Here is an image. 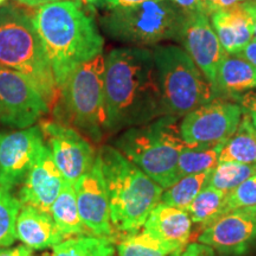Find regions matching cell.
Masks as SVG:
<instances>
[{"label": "cell", "mask_w": 256, "mask_h": 256, "mask_svg": "<svg viewBox=\"0 0 256 256\" xmlns=\"http://www.w3.org/2000/svg\"><path fill=\"white\" fill-rule=\"evenodd\" d=\"M107 133L142 126L166 115L153 51L118 48L106 57Z\"/></svg>", "instance_id": "1"}, {"label": "cell", "mask_w": 256, "mask_h": 256, "mask_svg": "<svg viewBox=\"0 0 256 256\" xmlns=\"http://www.w3.org/2000/svg\"><path fill=\"white\" fill-rule=\"evenodd\" d=\"M32 20L58 90L74 70L104 52V37L94 18L82 8L81 0L40 6Z\"/></svg>", "instance_id": "2"}, {"label": "cell", "mask_w": 256, "mask_h": 256, "mask_svg": "<svg viewBox=\"0 0 256 256\" xmlns=\"http://www.w3.org/2000/svg\"><path fill=\"white\" fill-rule=\"evenodd\" d=\"M96 156L107 188L114 232L124 236L139 232L162 202L164 188L115 147H101Z\"/></svg>", "instance_id": "3"}, {"label": "cell", "mask_w": 256, "mask_h": 256, "mask_svg": "<svg viewBox=\"0 0 256 256\" xmlns=\"http://www.w3.org/2000/svg\"><path fill=\"white\" fill-rule=\"evenodd\" d=\"M115 146L164 190L178 182L179 156L186 146L179 118L164 115L146 124L128 128L118 138Z\"/></svg>", "instance_id": "4"}, {"label": "cell", "mask_w": 256, "mask_h": 256, "mask_svg": "<svg viewBox=\"0 0 256 256\" xmlns=\"http://www.w3.org/2000/svg\"><path fill=\"white\" fill-rule=\"evenodd\" d=\"M0 66L23 74L49 107L55 104L58 88L34 20L14 5L0 8Z\"/></svg>", "instance_id": "5"}, {"label": "cell", "mask_w": 256, "mask_h": 256, "mask_svg": "<svg viewBox=\"0 0 256 256\" xmlns=\"http://www.w3.org/2000/svg\"><path fill=\"white\" fill-rule=\"evenodd\" d=\"M104 72V55L76 68L60 88L54 110L58 122L75 128L96 142L107 133Z\"/></svg>", "instance_id": "6"}, {"label": "cell", "mask_w": 256, "mask_h": 256, "mask_svg": "<svg viewBox=\"0 0 256 256\" xmlns=\"http://www.w3.org/2000/svg\"><path fill=\"white\" fill-rule=\"evenodd\" d=\"M186 14L171 0H148L124 8L110 10L102 16V30L112 40L133 48L158 46L164 42H180Z\"/></svg>", "instance_id": "7"}, {"label": "cell", "mask_w": 256, "mask_h": 256, "mask_svg": "<svg viewBox=\"0 0 256 256\" xmlns=\"http://www.w3.org/2000/svg\"><path fill=\"white\" fill-rule=\"evenodd\" d=\"M156 75L166 115L185 116L217 100V92L190 55L177 46H154Z\"/></svg>", "instance_id": "8"}, {"label": "cell", "mask_w": 256, "mask_h": 256, "mask_svg": "<svg viewBox=\"0 0 256 256\" xmlns=\"http://www.w3.org/2000/svg\"><path fill=\"white\" fill-rule=\"evenodd\" d=\"M49 108L26 76L0 66V124L25 130L40 121Z\"/></svg>", "instance_id": "9"}, {"label": "cell", "mask_w": 256, "mask_h": 256, "mask_svg": "<svg viewBox=\"0 0 256 256\" xmlns=\"http://www.w3.org/2000/svg\"><path fill=\"white\" fill-rule=\"evenodd\" d=\"M242 115L238 104L215 100L185 115L180 124L182 138L190 146L222 145L236 132Z\"/></svg>", "instance_id": "10"}, {"label": "cell", "mask_w": 256, "mask_h": 256, "mask_svg": "<svg viewBox=\"0 0 256 256\" xmlns=\"http://www.w3.org/2000/svg\"><path fill=\"white\" fill-rule=\"evenodd\" d=\"M40 130L64 180L74 186L92 168L98 154L90 142L75 128L48 121L40 124Z\"/></svg>", "instance_id": "11"}, {"label": "cell", "mask_w": 256, "mask_h": 256, "mask_svg": "<svg viewBox=\"0 0 256 256\" xmlns=\"http://www.w3.org/2000/svg\"><path fill=\"white\" fill-rule=\"evenodd\" d=\"M46 147L40 126L0 134V186L11 191L23 183Z\"/></svg>", "instance_id": "12"}, {"label": "cell", "mask_w": 256, "mask_h": 256, "mask_svg": "<svg viewBox=\"0 0 256 256\" xmlns=\"http://www.w3.org/2000/svg\"><path fill=\"white\" fill-rule=\"evenodd\" d=\"M74 188L80 216L90 235L113 241L115 232L112 226L110 200L98 156L92 168L78 179Z\"/></svg>", "instance_id": "13"}, {"label": "cell", "mask_w": 256, "mask_h": 256, "mask_svg": "<svg viewBox=\"0 0 256 256\" xmlns=\"http://www.w3.org/2000/svg\"><path fill=\"white\" fill-rule=\"evenodd\" d=\"M198 242L224 254H243L256 242V208H241L220 216L203 230Z\"/></svg>", "instance_id": "14"}, {"label": "cell", "mask_w": 256, "mask_h": 256, "mask_svg": "<svg viewBox=\"0 0 256 256\" xmlns=\"http://www.w3.org/2000/svg\"><path fill=\"white\" fill-rule=\"evenodd\" d=\"M180 42L185 51L214 86L217 70L226 52L214 31L209 16L204 12L186 14Z\"/></svg>", "instance_id": "15"}, {"label": "cell", "mask_w": 256, "mask_h": 256, "mask_svg": "<svg viewBox=\"0 0 256 256\" xmlns=\"http://www.w3.org/2000/svg\"><path fill=\"white\" fill-rule=\"evenodd\" d=\"M64 185L66 180L46 146L24 179L19 192V202L22 206H31L50 214Z\"/></svg>", "instance_id": "16"}, {"label": "cell", "mask_w": 256, "mask_h": 256, "mask_svg": "<svg viewBox=\"0 0 256 256\" xmlns=\"http://www.w3.org/2000/svg\"><path fill=\"white\" fill-rule=\"evenodd\" d=\"M210 22L226 54H241L254 40V19L248 2L214 12Z\"/></svg>", "instance_id": "17"}, {"label": "cell", "mask_w": 256, "mask_h": 256, "mask_svg": "<svg viewBox=\"0 0 256 256\" xmlns=\"http://www.w3.org/2000/svg\"><path fill=\"white\" fill-rule=\"evenodd\" d=\"M192 224L194 223L186 210L160 202L150 214L144 226V232L183 250L190 240Z\"/></svg>", "instance_id": "18"}, {"label": "cell", "mask_w": 256, "mask_h": 256, "mask_svg": "<svg viewBox=\"0 0 256 256\" xmlns=\"http://www.w3.org/2000/svg\"><path fill=\"white\" fill-rule=\"evenodd\" d=\"M17 238L32 250L54 248L63 242L64 235L50 214L31 206H22L16 226Z\"/></svg>", "instance_id": "19"}, {"label": "cell", "mask_w": 256, "mask_h": 256, "mask_svg": "<svg viewBox=\"0 0 256 256\" xmlns=\"http://www.w3.org/2000/svg\"><path fill=\"white\" fill-rule=\"evenodd\" d=\"M217 94L238 95L256 89V66L242 54H226L217 70Z\"/></svg>", "instance_id": "20"}, {"label": "cell", "mask_w": 256, "mask_h": 256, "mask_svg": "<svg viewBox=\"0 0 256 256\" xmlns=\"http://www.w3.org/2000/svg\"><path fill=\"white\" fill-rule=\"evenodd\" d=\"M220 162L256 165V128L247 113H243L236 132L224 144Z\"/></svg>", "instance_id": "21"}, {"label": "cell", "mask_w": 256, "mask_h": 256, "mask_svg": "<svg viewBox=\"0 0 256 256\" xmlns=\"http://www.w3.org/2000/svg\"><path fill=\"white\" fill-rule=\"evenodd\" d=\"M50 215L55 220L64 238L68 236H92L83 224L78 212V200L72 185L66 183L60 196L51 208Z\"/></svg>", "instance_id": "22"}, {"label": "cell", "mask_w": 256, "mask_h": 256, "mask_svg": "<svg viewBox=\"0 0 256 256\" xmlns=\"http://www.w3.org/2000/svg\"><path fill=\"white\" fill-rule=\"evenodd\" d=\"M223 146L224 144L216 146H185L178 160V180L188 176L198 174L215 168L218 165Z\"/></svg>", "instance_id": "23"}, {"label": "cell", "mask_w": 256, "mask_h": 256, "mask_svg": "<svg viewBox=\"0 0 256 256\" xmlns=\"http://www.w3.org/2000/svg\"><path fill=\"white\" fill-rule=\"evenodd\" d=\"M119 256H172L179 250L160 241L151 234L142 232L124 236L118 247Z\"/></svg>", "instance_id": "24"}, {"label": "cell", "mask_w": 256, "mask_h": 256, "mask_svg": "<svg viewBox=\"0 0 256 256\" xmlns=\"http://www.w3.org/2000/svg\"><path fill=\"white\" fill-rule=\"evenodd\" d=\"M211 171L212 170L180 178L172 186L164 190L162 203L182 210H188V208L191 206V203L202 191V188L206 185Z\"/></svg>", "instance_id": "25"}, {"label": "cell", "mask_w": 256, "mask_h": 256, "mask_svg": "<svg viewBox=\"0 0 256 256\" xmlns=\"http://www.w3.org/2000/svg\"><path fill=\"white\" fill-rule=\"evenodd\" d=\"M226 194H228L226 192L210 186L202 188V191L186 210L191 217L192 223L202 224L204 228H206L209 224L218 218L222 214Z\"/></svg>", "instance_id": "26"}, {"label": "cell", "mask_w": 256, "mask_h": 256, "mask_svg": "<svg viewBox=\"0 0 256 256\" xmlns=\"http://www.w3.org/2000/svg\"><path fill=\"white\" fill-rule=\"evenodd\" d=\"M255 174L256 165L240 164V162H220L211 171L206 186L230 194Z\"/></svg>", "instance_id": "27"}, {"label": "cell", "mask_w": 256, "mask_h": 256, "mask_svg": "<svg viewBox=\"0 0 256 256\" xmlns=\"http://www.w3.org/2000/svg\"><path fill=\"white\" fill-rule=\"evenodd\" d=\"M114 241L96 236H81L54 247L51 256H113Z\"/></svg>", "instance_id": "28"}, {"label": "cell", "mask_w": 256, "mask_h": 256, "mask_svg": "<svg viewBox=\"0 0 256 256\" xmlns=\"http://www.w3.org/2000/svg\"><path fill=\"white\" fill-rule=\"evenodd\" d=\"M20 210L19 200L12 196L11 191L0 186V249L10 247L17 240L16 226Z\"/></svg>", "instance_id": "29"}, {"label": "cell", "mask_w": 256, "mask_h": 256, "mask_svg": "<svg viewBox=\"0 0 256 256\" xmlns=\"http://www.w3.org/2000/svg\"><path fill=\"white\" fill-rule=\"evenodd\" d=\"M241 208H256V174L226 194L220 216Z\"/></svg>", "instance_id": "30"}, {"label": "cell", "mask_w": 256, "mask_h": 256, "mask_svg": "<svg viewBox=\"0 0 256 256\" xmlns=\"http://www.w3.org/2000/svg\"><path fill=\"white\" fill-rule=\"evenodd\" d=\"M203 2H204V6H206V14L210 17L214 12L234 8V6L242 4V2H249V0H203Z\"/></svg>", "instance_id": "31"}, {"label": "cell", "mask_w": 256, "mask_h": 256, "mask_svg": "<svg viewBox=\"0 0 256 256\" xmlns=\"http://www.w3.org/2000/svg\"><path fill=\"white\" fill-rule=\"evenodd\" d=\"M171 2L176 6H178L185 14H194V12H204V14H206L203 0H171Z\"/></svg>", "instance_id": "32"}, {"label": "cell", "mask_w": 256, "mask_h": 256, "mask_svg": "<svg viewBox=\"0 0 256 256\" xmlns=\"http://www.w3.org/2000/svg\"><path fill=\"white\" fill-rule=\"evenodd\" d=\"M101 5L106 8L107 11L114 8H130V6H136L142 2H148V0H100Z\"/></svg>", "instance_id": "33"}, {"label": "cell", "mask_w": 256, "mask_h": 256, "mask_svg": "<svg viewBox=\"0 0 256 256\" xmlns=\"http://www.w3.org/2000/svg\"><path fill=\"white\" fill-rule=\"evenodd\" d=\"M212 249L200 243H192L182 252L180 256H212Z\"/></svg>", "instance_id": "34"}, {"label": "cell", "mask_w": 256, "mask_h": 256, "mask_svg": "<svg viewBox=\"0 0 256 256\" xmlns=\"http://www.w3.org/2000/svg\"><path fill=\"white\" fill-rule=\"evenodd\" d=\"M242 106L250 116L252 122L256 128V94H246L242 98Z\"/></svg>", "instance_id": "35"}, {"label": "cell", "mask_w": 256, "mask_h": 256, "mask_svg": "<svg viewBox=\"0 0 256 256\" xmlns=\"http://www.w3.org/2000/svg\"><path fill=\"white\" fill-rule=\"evenodd\" d=\"M0 256H34V252L24 244L14 248L0 249Z\"/></svg>", "instance_id": "36"}, {"label": "cell", "mask_w": 256, "mask_h": 256, "mask_svg": "<svg viewBox=\"0 0 256 256\" xmlns=\"http://www.w3.org/2000/svg\"><path fill=\"white\" fill-rule=\"evenodd\" d=\"M19 4L28 6V8H40V6L51 4V2H64V0H17Z\"/></svg>", "instance_id": "37"}, {"label": "cell", "mask_w": 256, "mask_h": 256, "mask_svg": "<svg viewBox=\"0 0 256 256\" xmlns=\"http://www.w3.org/2000/svg\"><path fill=\"white\" fill-rule=\"evenodd\" d=\"M241 54L256 66V42L255 40H252Z\"/></svg>", "instance_id": "38"}, {"label": "cell", "mask_w": 256, "mask_h": 256, "mask_svg": "<svg viewBox=\"0 0 256 256\" xmlns=\"http://www.w3.org/2000/svg\"><path fill=\"white\" fill-rule=\"evenodd\" d=\"M249 8H250L252 19H254V40L256 42V2L255 0H249Z\"/></svg>", "instance_id": "39"}, {"label": "cell", "mask_w": 256, "mask_h": 256, "mask_svg": "<svg viewBox=\"0 0 256 256\" xmlns=\"http://www.w3.org/2000/svg\"><path fill=\"white\" fill-rule=\"evenodd\" d=\"M98 2H100V0H81L82 4H84V5H95V4H98Z\"/></svg>", "instance_id": "40"}, {"label": "cell", "mask_w": 256, "mask_h": 256, "mask_svg": "<svg viewBox=\"0 0 256 256\" xmlns=\"http://www.w3.org/2000/svg\"><path fill=\"white\" fill-rule=\"evenodd\" d=\"M6 2H8V0H0V8H2V5H4Z\"/></svg>", "instance_id": "41"}, {"label": "cell", "mask_w": 256, "mask_h": 256, "mask_svg": "<svg viewBox=\"0 0 256 256\" xmlns=\"http://www.w3.org/2000/svg\"><path fill=\"white\" fill-rule=\"evenodd\" d=\"M182 252H176V254H174L172 256H180Z\"/></svg>", "instance_id": "42"}, {"label": "cell", "mask_w": 256, "mask_h": 256, "mask_svg": "<svg viewBox=\"0 0 256 256\" xmlns=\"http://www.w3.org/2000/svg\"><path fill=\"white\" fill-rule=\"evenodd\" d=\"M255 2H256V0H255Z\"/></svg>", "instance_id": "43"}]
</instances>
